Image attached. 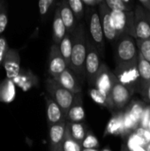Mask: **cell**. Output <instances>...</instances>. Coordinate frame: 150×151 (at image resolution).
<instances>
[{"label": "cell", "mask_w": 150, "mask_h": 151, "mask_svg": "<svg viewBox=\"0 0 150 151\" xmlns=\"http://www.w3.org/2000/svg\"><path fill=\"white\" fill-rule=\"evenodd\" d=\"M88 54V35L83 24H80L72 35V51L70 68L81 81L85 80V63Z\"/></svg>", "instance_id": "cell-1"}, {"label": "cell", "mask_w": 150, "mask_h": 151, "mask_svg": "<svg viewBox=\"0 0 150 151\" xmlns=\"http://www.w3.org/2000/svg\"><path fill=\"white\" fill-rule=\"evenodd\" d=\"M114 57L117 65H127L137 62L139 48L134 37L126 34L119 36L114 46Z\"/></svg>", "instance_id": "cell-2"}, {"label": "cell", "mask_w": 150, "mask_h": 151, "mask_svg": "<svg viewBox=\"0 0 150 151\" xmlns=\"http://www.w3.org/2000/svg\"><path fill=\"white\" fill-rule=\"evenodd\" d=\"M45 87L50 95V97L58 104L65 116L72 106L81 98V94H73L63 88L53 78H47L45 81Z\"/></svg>", "instance_id": "cell-3"}, {"label": "cell", "mask_w": 150, "mask_h": 151, "mask_svg": "<svg viewBox=\"0 0 150 151\" xmlns=\"http://www.w3.org/2000/svg\"><path fill=\"white\" fill-rule=\"evenodd\" d=\"M114 74L117 80L132 94L141 92V77L138 69V61L127 65H117Z\"/></svg>", "instance_id": "cell-4"}, {"label": "cell", "mask_w": 150, "mask_h": 151, "mask_svg": "<svg viewBox=\"0 0 150 151\" xmlns=\"http://www.w3.org/2000/svg\"><path fill=\"white\" fill-rule=\"evenodd\" d=\"M88 25L90 41L95 46L99 53L103 56L104 53V34L103 31L99 12L95 8H89L88 12Z\"/></svg>", "instance_id": "cell-5"}, {"label": "cell", "mask_w": 150, "mask_h": 151, "mask_svg": "<svg viewBox=\"0 0 150 151\" xmlns=\"http://www.w3.org/2000/svg\"><path fill=\"white\" fill-rule=\"evenodd\" d=\"M100 53L88 37V54L85 63V79L90 85H95L96 76L102 66Z\"/></svg>", "instance_id": "cell-6"}, {"label": "cell", "mask_w": 150, "mask_h": 151, "mask_svg": "<svg viewBox=\"0 0 150 151\" xmlns=\"http://www.w3.org/2000/svg\"><path fill=\"white\" fill-rule=\"evenodd\" d=\"M134 38L136 42L150 39V20L149 12L140 4L134 8Z\"/></svg>", "instance_id": "cell-7"}, {"label": "cell", "mask_w": 150, "mask_h": 151, "mask_svg": "<svg viewBox=\"0 0 150 151\" xmlns=\"http://www.w3.org/2000/svg\"><path fill=\"white\" fill-rule=\"evenodd\" d=\"M111 16L115 24L116 30L119 36L126 34L134 37V20H135L134 11L133 12L111 11Z\"/></svg>", "instance_id": "cell-8"}, {"label": "cell", "mask_w": 150, "mask_h": 151, "mask_svg": "<svg viewBox=\"0 0 150 151\" xmlns=\"http://www.w3.org/2000/svg\"><path fill=\"white\" fill-rule=\"evenodd\" d=\"M99 16L101 19V24L103 27V31L104 34V37L111 42H115L119 38V35L116 30L115 24L111 16V11L107 6L105 1H103L99 5Z\"/></svg>", "instance_id": "cell-9"}, {"label": "cell", "mask_w": 150, "mask_h": 151, "mask_svg": "<svg viewBox=\"0 0 150 151\" xmlns=\"http://www.w3.org/2000/svg\"><path fill=\"white\" fill-rule=\"evenodd\" d=\"M48 71L51 75V78L55 79L59 76L67 67L65 60L61 55L58 45L53 44L50 48L49 55V63H48Z\"/></svg>", "instance_id": "cell-10"}, {"label": "cell", "mask_w": 150, "mask_h": 151, "mask_svg": "<svg viewBox=\"0 0 150 151\" xmlns=\"http://www.w3.org/2000/svg\"><path fill=\"white\" fill-rule=\"evenodd\" d=\"M132 95V92L128 88L116 80L110 93V102L111 107H116L118 109L125 107L130 101Z\"/></svg>", "instance_id": "cell-11"}, {"label": "cell", "mask_w": 150, "mask_h": 151, "mask_svg": "<svg viewBox=\"0 0 150 151\" xmlns=\"http://www.w3.org/2000/svg\"><path fill=\"white\" fill-rule=\"evenodd\" d=\"M54 80H56L63 88L70 92L73 94H81L82 81L70 67H67L59 76Z\"/></svg>", "instance_id": "cell-12"}, {"label": "cell", "mask_w": 150, "mask_h": 151, "mask_svg": "<svg viewBox=\"0 0 150 151\" xmlns=\"http://www.w3.org/2000/svg\"><path fill=\"white\" fill-rule=\"evenodd\" d=\"M116 80L117 78L114 73H112L105 64H103L96 76L95 87L110 96V93Z\"/></svg>", "instance_id": "cell-13"}, {"label": "cell", "mask_w": 150, "mask_h": 151, "mask_svg": "<svg viewBox=\"0 0 150 151\" xmlns=\"http://www.w3.org/2000/svg\"><path fill=\"white\" fill-rule=\"evenodd\" d=\"M8 79L13 80L20 72V58L19 51L15 49H9L3 65Z\"/></svg>", "instance_id": "cell-14"}, {"label": "cell", "mask_w": 150, "mask_h": 151, "mask_svg": "<svg viewBox=\"0 0 150 151\" xmlns=\"http://www.w3.org/2000/svg\"><path fill=\"white\" fill-rule=\"evenodd\" d=\"M65 131H66L65 122L52 125L50 127V131H49L50 150L61 151L62 144L65 137Z\"/></svg>", "instance_id": "cell-15"}, {"label": "cell", "mask_w": 150, "mask_h": 151, "mask_svg": "<svg viewBox=\"0 0 150 151\" xmlns=\"http://www.w3.org/2000/svg\"><path fill=\"white\" fill-rule=\"evenodd\" d=\"M46 115L47 121L49 126L59 124L65 122L66 120V116L62 111V109L58 106L57 103H55L50 97L46 96Z\"/></svg>", "instance_id": "cell-16"}, {"label": "cell", "mask_w": 150, "mask_h": 151, "mask_svg": "<svg viewBox=\"0 0 150 151\" xmlns=\"http://www.w3.org/2000/svg\"><path fill=\"white\" fill-rule=\"evenodd\" d=\"M57 7L59 10L61 19L65 24L67 34L72 35L76 29V18L68 4V1H61Z\"/></svg>", "instance_id": "cell-17"}, {"label": "cell", "mask_w": 150, "mask_h": 151, "mask_svg": "<svg viewBox=\"0 0 150 151\" xmlns=\"http://www.w3.org/2000/svg\"><path fill=\"white\" fill-rule=\"evenodd\" d=\"M15 85L19 86L22 90L27 91L37 85L38 79L30 70L21 69L19 73L12 80Z\"/></svg>", "instance_id": "cell-18"}, {"label": "cell", "mask_w": 150, "mask_h": 151, "mask_svg": "<svg viewBox=\"0 0 150 151\" xmlns=\"http://www.w3.org/2000/svg\"><path fill=\"white\" fill-rule=\"evenodd\" d=\"M138 69L141 77V93L144 96L150 85V64L139 51Z\"/></svg>", "instance_id": "cell-19"}, {"label": "cell", "mask_w": 150, "mask_h": 151, "mask_svg": "<svg viewBox=\"0 0 150 151\" xmlns=\"http://www.w3.org/2000/svg\"><path fill=\"white\" fill-rule=\"evenodd\" d=\"M105 134L111 135H124L126 134L124 125V112H118L110 119Z\"/></svg>", "instance_id": "cell-20"}, {"label": "cell", "mask_w": 150, "mask_h": 151, "mask_svg": "<svg viewBox=\"0 0 150 151\" xmlns=\"http://www.w3.org/2000/svg\"><path fill=\"white\" fill-rule=\"evenodd\" d=\"M16 97L15 83L11 79H4L0 83V102L10 104Z\"/></svg>", "instance_id": "cell-21"}, {"label": "cell", "mask_w": 150, "mask_h": 151, "mask_svg": "<svg viewBox=\"0 0 150 151\" xmlns=\"http://www.w3.org/2000/svg\"><path fill=\"white\" fill-rule=\"evenodd\" d=\"M53 41L54 44L59 45L61 41L64 39V37L66 35L67 31L65 27V24L61 19L60 12L58 8L57 7L54 12V19H53Z\"/></svg>", "instance_id": "cell-22"}, {"label": "cell", "mask_w": 150, "mask_h": 151, "mask_svg": "<svg viewBox=\"0 0 150 151\" xmlns=\"http://www.w3.org/2000/svg\"><path fill=\"white\" fill-rule=\"evenodd\" d=\"M85 119V110L82 105L81 98L79 99L68 111L66 119L70 123H80Z\"/></svg>", "instance_id": "cell-23"}, {"label": "cell", "mask_w": 150, "mask_h": 151, "mask_svg": "<svg viewBox=\"0 0 150 151\" xmlns=\"http://www.w3.org/2000/svg\"><path fill=\"white\" fill-rule=\"evenodd\" d=\"M72 35L66 34V35L64 37V39L59 43L58 47L61 52L62 57L65 60L66 64L68 65V67L70 66L71 58H72Z\"/></svg>", "instance_id": "cell-24"}, {"label": "cell", "mask_w": 150, "mask_h": 151, "mask_svg": "<svg viewBox=\"0 0 150 151\" xmlns=\"http://www.w3.org/2000/svg\"><path fill=\"white\" fill-rule=\"evenodd\" d=\"M107 6L113 12H133V3L129 0H104Z\"/></svg>", "instance_id": "cell-25"}, {"label": "cell", "mask_w": 150, "mask_h": 151, "mask_svg": "<svg viewBox=\"0 0 150 151\" xmlns=\"http://www.w3.org/2000/svg\"><path fill=\"white\" fill-rule=\"evenodd\" d=\"M66 127L69 130V133L72 135V137L77 142L82 143V142L86 138V133H85L83 125L80 123H70L69 122L66 124Z\"/></svg>", "instance_id": "cell-26"}, {"label": "cell", "mask_w": 150, "mask_h": 151, "mask_svg": "<svg viewBox=\"0 0 150 151\" xmlns=\"http://www.w3.org/2000/svg\"><path fill=\"white\" fill-rule=\"evenodd\" d=\"M81 148L82 145L80 144V142H77L72 137V135L69 133V130L66 127L65 137L62 144L61 151H82Z\"/></svg>", "instance_id": "cell-27"}, {"label": "cell", "mask_w": 150, "mask_h": 151, "mask_svg": "<svg viewBox=\"0 0 150 151\" xmlns=\"http://www.w3.org/2000/svg\"><path fill=\"white\" fill-rule=\"evenodd\" d=\"M89 95L91 96V98L97 104H102L103 106H108V107H111V102H110V96L102 92L101 90L97 89L96 88H93L92 89H90L89 91Z\"/></svg>", "instance_id": "cell-28"}, {"label": "cell", "mask_w": 150, "mask_h": 151, "mask_svg": "<svg viewBox=\"0 0 150 151\" xmlns=\"http://www.w3.org/2000/svg\"><path fill=\"white\" fill-rule=\"evenodd\" d=\"M144 110H145V107L141 103H133L131 105V107L127 109L131 117L134 119V121L139 126H141V119H142V116L144 113Z\"/></svg>", "instance_id": "cell-29"}, {"label": "cell", "mask_w": 150, "mask_h": 151, "mask_svg": "<svg viewBox=\"0 0 150 151\" xmlns=\"http://www.w3.org/2000/svg\"><path fill=\"white\" fill-rule=\"evenodd\" d=\"M68 4L72 9L76 19L80 20L85 13L84 11L85 4L82 2V0H68Z\"/></svg>", "instance_id": "cell-30"}, {"label": "cell", "mask_w": 150, "mask_h": 151, "mask_svg": "<svg viewBox=\"0 0 150 151\" xmlns=\"http://www.w3.org/2000/svg\"><path fill=\"white\" fill-rule=\"evenodd\" d=\"M8 23L7 5L4 1H0V35L4 33Z\"/></svg>", "instance_id": "cell-31"}, {"label": "cell", "mask_w": 150, "mask_h": 151, "mask_svg": "<svg viewBox=\"0 0 150 151\" xmlns=\"http://www.w3.org/2000/svg\"><path fill=\"white\" fill-rule=\"evenodd\" d=\"M124 125L126 134L129 133L130 131H136L140 127V126L131 117L127 110L126 111V112H124Z\"/></svg>", "instance_id": "cell-32"}, {"label": "cell", "mask_w": 150, "mask_h": 151, "mask_svg": "<svg viewBox=\"0 0 150 151\" xmlns=\"http://www.w3.org/2000/svg\"><path fill=\"white\" fill-rule=\"evenodd\" d=\"M139 51L142 57L150 64V39L143 42H136Z\"/></svg>", "instance_id": "cell-33"}, {"label": "cell", "mask_w": 150, "mask_h": 151, "mask_svg": "<svg viewBox=\"0 0 150 151\" xmlns=\"http://www.w3.org/2000/svg\"><path fill=\"white\" fill-rule=\"evenodd\" d=\"M55 4L54 0H41L38 3V6H39V12L42 17H45L50 10L51 9L52 5Z\"/></svg>", "instance_id": "cell-34"}, {"label": "cell", "mask_w": 150, "mask_h": 151, "mask_svg": "<svg viewBox=\"0 0 150 151\" xmlns=\"http://www.w3.org/2000/svg\"><path fill=\"white\" fill-rule=\"evenodd\" d=\"M81 145L84 149H95L96 147H98L99 142H98L97 138L95 135L88 134L86 136V138L82 142Z\"/></svg>", "instance_id": "cell-35"}, {"label": "cell", "mask_w": 150, "mask_h": 151, "mask_svg": "<svg viewBox=\"0 0 150 151\" xmlns=\"http://www.w3.org/2000/svg\"><path fill=\"white\" fill-rule=\"evenodd\" d=\"M9 50L8 42L4 36H0V66L4 65V58Z\"/></svg>", "instance_id": "cell-36"}, {"label": "cell", "mask_w": 150, "mask_h": 151, "mask_svg": "<svg viewBox=\"0 0 150 151\" xmlns=\"http://www.w3.org/2000/svg\"><path fill=\"white\" fill-rule=\"evenodd\" d=\"M150 122V106H146L145 110H144V113L141 119V126L140 127L148 129L149 127V124Z\"/></svg>", "instance_id": "cell-37"}, {"label": "cell", "mask_w": 150, "mask_h": 151, "mask_svg": "<svg viewBox=\"0 0 150 151\" xmlns=\"http://www.w3.org/2000/svg\"><path fill=\"white\" fill-rule=\"evenodd\" d=\"M127 148H128V150L130 151H148L146 148L137 144L131 136H129V138H128Z\"/></svg>", "instance_id": "cell-38"}, {"label": "cell", "mask_w": 150, "mask_h": 151, "mask_svg": "<svg viewBox=\"0 0 150 151\" xmlns=\"http://www.w3.org/2000/svg\"><path fill=\"white\" fill-rule=\"evenodd\" d=\"M135 133L137 134H139L140 136H141L149 144L150 143V131L149 129H145V128H142V127H139Z\"/></svg>", "instance_id": "cell-39"}, {"label": "cell", "mask_w": 150, "mask_h": 151, "mask_svg": "<svg viewBox=\"0 0 150 151\" xmlns=\"http://www.w3.org/2000/svg\"><path fill=\"white\" fill-rule=\"evenodd\" d=\"M104 0H82V2L84 3L85 5L90 7V8H94L95 6H99Z\"/></svg>", "instance_id": "cell-40"}, {"label": "cell", "mask_w": 150, "mask_h": 151, "mask_svg": "<svg viewBox=\"0 0 150 151\" xmlns=\"http://www.w3.org/2000/svg\"><path fill=\"white\" fill-rule=\"evenodd\" d=\"M139 4L142 5L150 13V0H140Z\"/></svg>", "instance_id": "cell-41"}, {"label": "cell", "mask_w": 150, "mask_h": 151, "mask_svg": "<svg viewBox=\"0 0 150 151\" xmlns=\"http://www.w3.org/2000/svg\"><path fill=\"white\" fill-rule=\"evenodd\" d=\"M143 96L145 97L146 100H148L149 102H150V85L149 87L148 88V89H147V91H146V93L144 94Z\"/></svg>", "instance_id": "cell-42"}, {"label": "cell", "mask_w": 150, "mask_h": 151, "mask_svg": "<svg viewBox=\"0 0 150 151\" xmlns=\"http://www.w3.org/2000/svg\"><path fill=\"white\" fill-rule=\"evenodd\" d=\"M82 151H99L98 150L95 149H84Z\"/></svg>", "instance_id": "cell-43"}, {"label": "cell", "mask_w": 150, "mask_h": 151, "mask_svg": "<svg viewBox=\"0 0 150 151\" xmlns=\"http://www.w3.org/2000/svg\"><path fill=\"white\" fill-rule=\"evenodd\" d=\"M146 149H147V150L148 151H150V143L148 145V146H147V148H146Z\"/></svg>", "instance_id": "cell-44"}, {"label": "cell", "mask_w": 150, "mask_h": 151, "mask_svg": "<svg viewBox=\"0 0 150 151\" xmlns=\"http://www.w3.org/2000/svg\"><path fill=\"white\" fill-rule=\"evenodd\" d=\"M102 151H111V150H109V149H104V150H103Z\"/></svg>", "instance_id": "cell-45"}, {"label": "cell", "mask_w": 150, "mask_h": 151, "mask_svg": "<svg viewBox=\"0 0 150 151\" xmlns=\"http://www.w3.org/2000/svg\"><path fill=\"white\" fill-rule=\"evenodd\" d=\"M148 129L150 131V122H149V127H148Z\"/></svg>", "instance_id": "cell-46"}, {"label": "cell", "mask_w": 150, "mask_h": 151, "mask_svg": "<svg viewBox=\"0 0 150 151\" xmlns=\"http://www.w3.org/2000/svg\"><path fill=\"white\" fill-rule=\"evenodd\" d=\"M149 20H150V13L149 12Z\"/></svg>", "instance_id": "cell-47"}, {"label": "cell", "mask_w": 150, "mask_h": 151, "mask_svg": "<svg viewBox=\"0 0 150 151\" xmlns=\"http://www.w3.org/2000/svg\"><path fill=\"white\" fill-rule=\"evenodd\" d=\"M122 151H126V150H122Z\"/></svg>", "instance_id": "cell-48"}]
</instances>
